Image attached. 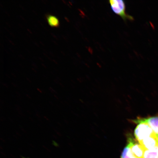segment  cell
I'll return each instance as SVG.
<instances>
[{"mask_svg": "<svg viewBox=\"0 0 158 158\" xmlns=\"http://www.w3.org/2000/svg\"><path fill=\"white\" fill-rule=\"evenodd\" d=\"M134 122L138 124L134 131V135L139 143L155 134L151 126L146 122L145 118L138 119L134 120Z\"/></svg>", "mask_w": 158, "mask_h": 158, "instance_id": "6da1fadb", "label": "cell"}, {"mask_svg": "<svg viewBox=\"0 0 158 158\" xmlns=\"http://www.w3.org/2000/svg\"><path fill=\"white\" fill-rule=\"evenodd\" d=\"M112 11L116 14L119 15L124 21L133 20L134 18L127 14L126 12V4L123 0H110L109 1Z\"/></svg>", "mask_w": 158, "mask_h": 158, "instance_id": "7a4b0ae2", "label": "cell"}, {"mask_svg": "<svg viewBox=\"0 0 158 158\" xmlns=\"http://www.w3.org/2000/svg\"><path fill=\"white\" fill-rule=\"evenodd\" d=\"M128 145L131 149L132 152L137 158H143L144 149L138 141H135L133 137H128Z\"/></svg>", "mask_w": 158, "mask_h": 158, "instance_id": "3957f363", "label": "cell"}, {"mask_svg": "<svg viewBox=\"0 0 158 158\" xmlns=\"http://www.w3.org/2000/svg\"><path fill=\"white\" fill-rule=\"evenodd\" d=\"M139 143L144 150L151 149L158 145V138L156 134H154L151 137L145 138Z\"/></svg>", "mask_w": 158, "mask_h": 158, "instance_id": "277c9868", "label": "cell"}, {"mask_svg": "<svg viewBox=\"0 0 158 158\" xmlns=\"http://www.w3.org/2000/svg\"><path fill=\"white\" fill-rule=\"evenodd\" d=\"M146 121L151 126L154 133L157 136L158 135V116H154L145 118Z\"/></svg>", "mask_w": 158, "mask_h": 158, "instance_id": "5b68a950", "label": "cell"}, {"mask_svg": "<svg viewBox=\"0 0 158 158\" xmlns=\"http://www.w3.org/2000/svg\"><path fill=\"white\" fill-rule=\"evenodd\" d=\"M143 158H158V145L153 149L145 150Z\"/></svg>", "mask_w": 158, "mask_h": 158, "instance_id": "8992f818", "label": "cell"}, {"mask_svg": "<svg viewBox=\"0 0 158 158\" xmlns=\"http://www.w3.org/2000/svg\"><path fill=\"white\" fill-rule=\"evenodd\" d=\"M47 21L49 25L52 27H58L59 23V19L54 15H48L47 16Z\"/></svg>", "mask_w": 158, "mask_h": 158, "instance_id": "52a82bcc", "label": "cell"}, {"mask_svg": "<svg viewBox=\"0 0 158 158\" xmlns=\"http://www.w3.org/2000/svg\"><path fill=\"white\" fill-rule=\"evenodd\" d=\"M121 158H137L132 152L131 149L128 145L124 148L122 154Z\"/></svg>", "mask_w": 158, "mask_h": 158, "instance_id": "ba28073f", "label": "cell"}, {"mask_svg": "<svg viewBox=\"0 0 158 158\" xmlns=\"http://www.w3.org/2000/svg\"><path fill=\"white\" fill-rule=\"evenodd\" d=\"M52 143L53 145L55 146V147H58L59 146V145H58V143H57L56 142H55L54 141H52Z\"/></svg>", "mask_w": 158, "mask_h": 158, "instance_id": "9c48e42d", "label": "cell"}, {"mask_svg": "<svg viewBox=\"0 0 158 158\" xmlns=\"http://www.w3.org/2000/svg\"><path fill=\"white\" fill-rule=\"evenodd\" d=\"M157 137H158V135H157Z\"/></svg>", "mask_w": 158, "mask_h": 158, "instance_id": "30bf717a", "label": "cell"}]
</instances>
